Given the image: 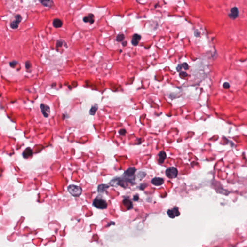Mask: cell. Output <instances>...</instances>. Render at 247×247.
Segmentation results:
<instances>
[{"label": "cell", "instance_id": "obj_6", "mask_svg": "<svg viewBox=\"0 0 247 247\" xmlns=\"http://www.w3.org/2000/svg\"><path fill=\"white\" fill-rule=\"evenodd\" d=\"M136 171V169L134 167H130L128 168L124 173V175L125 178H127V180L130 179L131 177L134 176L135 173Z\"/></svg>", "mask_w": 247, "mask_h": 247}, {"label": "cell", "instance_id": "obj_16", "mask_svg": "<svg viewBox=\"0 0 247 247\" xmlns=\"http://www.w3.org/2000/svg\"><path fill=\"white\" fill-rule=\"evenodd\" d=\"M40 2L45 7H51L54 5V2L52 0H41L40 1Z\"/></svg>", "mask_w": 247, "mask_h": 247}, {"label": "cell", "instance_id": "obj_1", "mask_svg": "<svg viewBox=\"0 0 247 247\" xmlns=\"http://www.w3.org/2000/svg\"><path fill=\"white\" fill-rule=\"evenodd\" d=\"M68 191L74 197H79L82 193V189L79 186L72 184L68 187Z\"/></svg>", "mask_w": 247, "mask_h": 247}, {"label": "cell", "instance_id": "obj_13", "mask_svg": "<svg viewBox=\"0 0 247 247\" xmlns=\"http://www.w3.org/2000/svg\"><path fill=\"white\" fill-rule=\"evenodd\" d=\"M158 162L159 164H161L164 162V161L166 159L167 154H166V153L165 152V151H161L159 153V154H158Z\"/></svg>", "mask_w": 247, "mask_h": 247}, {"label": "cell", "instance_id": "obj_19", "mask_svg": "<svg viewBox=\"0 0 247 247\" xmlns=\"http://www.w3.org/2000/svg\"><path fill=\"white\" fill-rule=\"evenodd\" d=\"M123 203L124 204V205H125L126 206H127L128 208H130L131 207H132V203L131 202V201L128 199H125L124 201H123Z\"/></svg>", "mask_w": 247, "mask_h": 247}, {"label": "cell", "instance_id": "obj_17", "mask_svg": "<svg viewBox=\"0 0 247 247\" xmlns=\"http://www.w3.org/2000/svg\"><path fill=\"white\" fill-rule=\"evenodd\" d=\"M98 109V106L97 104H95L92 106L89 111V114L90 115H94Z\"/></svg>", "mask_w": 247, "mask_h": 247}, {"label": "cell", "instance_id": "obj_14", "mask_svg": "<svg viewBox=\"0 0 247 247\" xmlns=\"http://www.w3.org/2000/svg\"><path fill=\"white\" fill-rule=\"evenodd\" d=\"M63 25L62 21L58 18H55L53 21V26L55 28H61Z\"/></svg>", "mask_w": 247, "mask_h": 247}, {"label": "cell", "instance_id": "obj_10", "mask_svg": "<svg viewBox=\"0 0 247 247\" xmlns=\"http://www.w3.org/2000/svg\"><path fill=\"white\" fill-rule=\"evenodd\" d=\"M83 21L85 23H89L90 24L94 23L95 21L94 15L92 14H89L88 16H86L83 17Z\"/></svg>", "mask_w": 247, "mask_h": 247}, {"label": "cell", "instance_id": "obj_23", "mask_svg": "<svg viewBox=\"0 0 247 247\" xmlns=\"http://www.w3.org/2000/svg\"><path fill=\"white\" fill-rule=\"evenodd\" d=\"M119 133L120 135H122V136H124L125 135V134H126V130L124 129H120L119 131Z\"/></svg>", "mask_w": 247, "mask_h": 247}, {"label": "cell", "instance_id": "obj_4", "mask_svg": "<svg viewBox=\"0 0 247 247\" xmlns=\"http://www.w3.org/2000/svg\"><path fill=\"white\" fill-rule=\"evenodd\" d=\"M22 18L20 15H16L15 16V20L11 23L10 27L13 30L17 29L18 27L19 23L22 20Z\"/></svg>", "mask_w": 247, "mask_h": 247}, {"label": "cell", "instance_id": "obj_15", "mask_svg": "<svg viewBox=\"0 0 247 247\" xmlns=\"http://www.w3.org/2000/svg\"><path fill=\"white\" fill-rule=\"evenodd\" d=\"M109 187V186L107 184H100L98 187V191L99 193H103L105 192Z\"/></svg>", "mask_w": 247, "mask_h": 247}, {"label": "cell", "instance_id": "obj_20", "mask_svg": "<svg viewBox=\"0 0 247 247\" xmlns=\"http://www.w3.org/2000/svg\"><path fill=\"white\" fill-rule=\"evenodd\" d=\"M65 42L62 40H59L57 41L56 44V48H59L61 47L64 44H65Z\"/></svg>", "mask_w": 247, "mask_h": 247}, {"label": "cell", "instance_id": "obj_21", "mask_svg": "<svg viewBox=\"0 0 247 247\" xmlns=\"http://www.w3.org/2000/svg\"><path fill=\"white\" fill-rule=\"evenodd\" d=\"M18 64V62L17 61L14 60V61H12L10 62L9 63V65H10V66L11 67H12V68H15V67L17 65V64Z\"/></svg>", "mask_w": 247, "mask_h": 247}, {"label": "cell", "instance_id": "obj_24", "mask_svg": "<svg viewBox=\"0 0 247 247\" xmlns=\"http://www.w3.org/2000/svg\"><path fill=\"white\" fill-rule=\"evenodd\" d=\"M230 84L227 83V82H225L223 84V88H224V89H228L230 88Z\"/></svg>", "mask_w": 247, "mask_h": 247}, {"label": "cell", "instance_id": "obj_3", "mask_svg": "<svg viewBox=\"0 0 247 247\" xmlns=\"http://www.w3.org/2000/svg\"><path fill=\"white\" fill-rule=\"evenodd\" d=\"M178 170L174 167H170L166 170V175L169 179H174L177 177Z\"/></svg>", "mask_w": 247, "mask_h": 247}, {"label": "cell", "instance_id": "obj_27", "mask_svg": "<svg viewBox=\"0 0 247 247\" xmlns=\"http://www.w3.org/2000/svg\"><path fill=\"white\" fill-rule=\"evenodd\" d=\"M182 67H183V66H182V64H179V65H178V67H177V71H178V72H179V71H180L182 69Z\"/></svg>", "mask_w": 247, "mask_h": 247}, {"label": "cell", "instance_id": "obj_22", "mask_svg": "<svg viewBox=\"0 0 247 247\" xmlns=\"http://www.w3.org/2000/svg\"><path fill=\"white\" fill-rule=\"evenodd\" d=\"M32 64L30 61H27L25 62V68L27 70H29L31 67Z\"/></svg>", "mask_w": 247, "mask_h": 247}, {"label": "cell", "instance_id": "obj_28", "mask_svg": "<svg viewBox=\"0 0 247 247\" xmlns=\"http://www.w3.org/2000/svg\"><path fill=\"white\" fill-rule=\"evenodd\" d=\"M194 34H195V36H196V37H199V32L198 31V30H196V31H195Z\"/></svg>", "mask_w": 247, "mask_h": 247}, {"label": "cell", "instance_id": "obj_12", "mask_svg": "<svg viewBox=\"0 0 247 247\" xmlns=\"http://www.w3.org/2000/svg\"><path fill=\"white\" fill-rule=\"evenodd\" d=\"M141 38H142L141 36L138 34H134L132 36L131 40V43L132 45H133L134 46H137L138 45L140 41L141 40Z\"/></svg>", "mask_w": 247, "mask_h": 247}, {"label": "cell", "instance_id": "obj_18", "mask_svg": "<svg viewBox=\"0 0 247 247\" xmlns=\"http://www.w3.org/2000/svg\"><path fill=\"white\" fill-rule=\"evenodd\" d=\"M124 39H125L124 35L123 34H120L117 35V36H116V40L118 42H120L123 41L124 40Z\"/></svg>", "mask_w": 247, "mask_h": 247}, {"label": "cell", "instance_id": "obj_29", "mask_svg": "<svg viewBox=\"0 0 247 247\" xmlns=\"http://www.w3.org/2000/svg\"><path fill=\"white\" fill-rule=\"evenodd\" d=\"M127 45V42H124L123 43H122V45L124 46V47H126Z\"/></svg>", "mask_w": 247, "mask_h": 247}, {"label": "cell", "instance_id": "obj_2", "mask_svg": "<svg viewBox=\"0 0 247 247\" xmlns=\"http://www.w3.org/2000/svg\"><path fill=\"white\" fill-rule=\"evenodd\" d=\"M93 206L97 208L103 209L107 208V203L105 200L101 198L97 197L93 200Z\"/></svg>", "mask_w": 247, "mask_h": 247}, {"label": "cell", "instance_id": "obj_5", "mask_svg": "<svg viewBox=\"0 0 247 247\" xmlns=\"http://www.w3.org/2000/svg\"><path fill=\"white\" fill-rule=\"evenodd\" d=\"M230 12V13L228 14V16L230 18L235 19L239 16V11L237 7H234L232 8Z\"/></svg>", "mask_w": 247, "mask_h": 247}, {"label": "cell", "instance_id": "obj_26", "mask_svg": "<svg viewBox=\"0 0 247 247\" xmlns=\"http://www.w3.org/2000/svg\"><path fill=\"white\" fill-rule=\"evenodd\" d=\"M180 75L182 77H185L187 76V74L184 72H180Z\"/></svg>", "mask_w": 247, "mask_h": 247}, {"label": "cell", "instance_id": "obj_11", "mask_svg": "<svg viewBox=\"0 0 247 247\" xmlns=\"http://www.w3.org/2000/svg\"><path fill=\"white\" fill-rule=\"evenodd\" d=\"M33 155L32 150L30 147L27 148L23 152L22 156L24 158H29Z\"/></svg>", "mask_w": 247, "mask_h": 247}, {"label": "cell", "instance_id": "obj_7", "mask_svg": "<svg viewBox=\"0 0 247 247\" xmlns=\"http://www.w3.org/2000/svg\"><path fill=\"white\" fill-rule=\"evenodd\" d=\"M40 108L41 112L44 117H48L50 112L49 107L45 104H41L40 105Z\"/></svg>", "mask_w": 247, "mask_h": 247}, {"label": "cell", "instance_id": "obj_8", "mask_svg": "<svg viewBox=\"0 0 247 247\" xmlns=\"http://www.w3.org/2000/svg\"><path fill=\"white\" fill-rule=\"evenodd\" d=\"M167 213L169 217L172 218H174V217L179 216L180 214L177 207H174L171 209L168 210L167 211Z\"/></svg>", "mask_w": 247, "mask_h": 247}, {"label": "cell", "instance_id": "obj_9", "mask_svg": "<svg viewBox=\"0 0 247 247\" xmlns=\"http://www.w3.org/2000/svg\"><path fill=\"white\" fill-rule=\"evenodd\" d=\"M151 183L156 186H160L164 183V180L163 178L160 177H155L152 179Z\"/></svg>", "mask_w": 247, "mask_h": 247}, {"label": "cell", "instance_id": "obj_25", "mask_svg": "<svg viewBox=\"0 0 247 247\" xmlns=\"http://www.w3.org/2000/svg\"><path fill=\"white\" fill-rule=\"evenodd\" d=\"M182 65L183 67V68H184L185 70H188V69H189V66H188V65L187 64V63H183Z\"/></svg>", "mask_w": 247, "mask_h": 247}]
</instances>
